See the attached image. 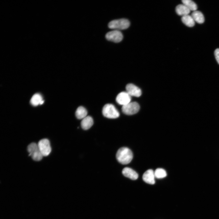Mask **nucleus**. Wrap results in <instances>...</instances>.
<instances>
[{
    "mask_svg": "<svg viewBox=\"0 0 219 219\" xmlns=\"http://www.w3.org/2000/svg\"><path fill=\"white\" fill-rule=\"evenodd\" d=\"M116 157L117 161L123 165H126L130 162L133 158L131 150L127 147H123L117 151Z\"/></svg>",
    "mask_w": 219,
    "mask_h": 219,
    "instance_id": "nucleus-1",
    "label": "nucleus"
},
{
    "mask_svg": "<svg viewBox=\"0 0 219 219\" xmlns=\"http://www.w3.org/2000/svg\"><path fill=\"white\" fill-rule=\"evenodd\" d=\"M130 25V23L128 19L123 18L111 21L108 24V26L110 29L120 30L127 29Z\"/></svg>",
    "mask_w": 219,
    "mask_h": 219,
    "instance_id": "nucleus-2",
    "label": "nucleus"
},
{
    "mask_svg": "<svg viewBox=\"0 0 219 219\" xmlns=\"http://www.w3.org/2000/svg\"><path fill=\"white\" fill-rule=\"evenodd\" d=\"M102 113L105 117L110 119H115L120 116V113L115 106L111 104H107L103 107Z\"/></svg>",
    "mask_w": 219,
    "mask_h": 219,
    "instance_id": "nucleus-3",
    "label": "nucleus"
},
{
    "mask_svg": "<svg viewBox=\"0 0 219 219\" xmlns=\"http://www.w3.org/2000/svg\"><path fill=\"white\" fill-rule=\"evenodd\" d=\"M27 151L32 159L35 161L41 160L43 157L37 144L35 143L30 144L27 147Z\"/></svg>",
    "mask_w": 219,
    "mask_h": 219,
    "instance_id": "nucleus-4",
    "label": "nucleus"
},
{
    "mask_svg": "<svg viewBox=\"0 0 219 219\" xmlns=\"http://www.w3.org/2000/svg\"><path fill=\"white\" fill-rule=\"evenodd\" d=\"M140 106L136 102H131L122 106V112L127 115H132L137 113L139 110Z\"/></svg>",
    "mask_w": 219,
    "mask_h": 219,
    "instance_id": "nucleus-5",
    "label": "nucleus"
},
{
    "mask_svg": "<svg viewBox=\"0 0 219 219\" xmlns=\"http://www.w3.org/2000/svg\"><path fill=\"white\" fill-rule=\"evenodd\" d=\"M37 145L43 156H47L50 153L51 148L49 141L47 139L41 140L39 141Z\"/></svg>",
    "mask_w": 219,
    "mask_h": 219,
    "instance_id": "nucleus-6",
    "label": "nucleus"
},
{
    "mask_svg": "<svg viewBox=\"0 0 219 219\" xmlns=\"http://www.w3.org/2000/svg\"><path fill=\"white\" fill-rule=\"evenodd\" d=\"M123 36L122 33L120 30H116L109 31L105 35V37L107 40L115 43L121 41Z\"/></svg>",
    "mask_w": 219,
    "mask_h": 219,
    "instance_id": "nucleus-7",
    "label": "nucleus"
},
{
    "mask_svg": "<svg viewBox=\"0 0 219 219\" xmlns=\"http://www.w3.org/2000/svg\"><path fill=\"white\" fill-rule=\"evenodd\" d=\"M116 100L118 103L123 106L130 103L131 98L126 92H123L117 95Z\"/></svg>",
    "mask_w": 219,
    "mask_h": 219,
    "instance_id": "nucleus-8",
    "label": "nucleus"
},
{
    "mask_svg": "<svg viewBox=\"0 0 219 219\" xmlns=\"http://www.w3.org/2000/svg\"><path fill=\"white\" fill-rule=\"evenodd\" d=\"M126 92L131 96L139 97L141 94V89L132 84H128L126 87Z\"/></svg>",
    "mask_w": 219,
    "mask_h": 219,
    "instance_id": "nucleus-9",
    "label": "nucleus"
},
{
    "mask_svg": "<svg viewBox=\"0 0 219 219\" xmlns=\"http://www.w3.org/2000/svg\"><path fill=\"white\" fill-rule=\"evenodd\" d=\"M154 172L151 169H148L143 174L142 179L146 183L150 184H154L155 183Z\"/></svg>",
    "mask_w": 219,
    "mask_h": 219,
    "instance_id": "nucleus-10",
    "label": "nucleus"
},
{
    "mask_svg": "<svg viewBox=\"0 0 219 219\" xmlns=\"http://www.w3.org/2000/svg\"><path fill=\"white\" fill-rule=\"evenodd\" d=\"M123 175L131 179L135 180L138 178V174L134 170L129 167H125L122 171Z\"/></svg>",
    "mask_w": 219,
    "mask_h": 219,
    "instance_id": "nucleus-11",
    "label": "nucleus"
},
{
    "mask_svg": "<svg viewBox=\"0 0 219 219\" xmlns=\"http://www.w3.org/2000/svg\"><path fill=\"white\" fill-rule=\"evenodd\" d=\"M93 124L92 118L90 116H88L82 119L81 122L82 128L84 130L89 129Z\"/></svg>",
    "mask_w": 219,
    "mask_h": 219,
    "instance_id": "nucleus-12",
    "label": "nucleus"
},
{
    "mask_svg": "<svg viewBox=\"0 0 219 219\" xmlns=\"http://www.w3.org/2000/svg\"><path fill=\"white\" fill-rule=\"evenodd\" d=\"M176 11L178 15L182 16L188 15L190 10L183 4L178 5L176 8Z\"/></svg>",
    "mask_w": 219,
    "mask_h": 219,
    "instance_id": "nucleus-13",
    "label": "nucleus"
},
{
    "mask_svg": "<svg viewBox=\"0 0 219 219\" xmlns=\"http://www.w3.org/2000/svg\"><path fill=\"white\" fill-rule=\"evenodd\" d=\"M192 16L194 21L198 23H203L204 21V18L202 13L199 11H195L191 13Z\"/></svg>",
    "mask_w": 219,
    "mask_h": 219,
    "instance_id": "nucleus-14",
    "label": "nucleus"
},
{
    "mask_svg": "<svg viewBox=\"0 0 219 219\" xmlns=\"http://www.w3.org/2000/svg\"><path fill=\"white\" fill-rule=\"evenodd\" d=\"M181 20L184 24L189 27H193L195 24V21L191 15H188L182 16Z\"/></svg>",
    "mask_w": 219,
    "mask_h": 219,
    "instance_id": "nucleus-15",
    "label": "nucleus"
},
{
    "mask_svg": "<svg viewBox=\"0 0 219 219\" xmlns=\"http://www.w3.org/2000/svg\"><path fill=\"white\" fill-rule=\"evenodd\" d=\"M87 111L86 109L82 106L78 107L75 112V116L78 119H83L86 116Z\"/></svg>",
    "mask_w": 219,
    "mask_h": 219,
    "instance_id": "nucleus-16",
    "label": "nucleus"
},
{
    "mask_svg": "<svg viewBox=\"0 0 219 219\" xmlns=\"http://www.w3.org/2000/svg\"><path fill=\"white\" fill-rule=\"evenodd\" d=\"M42 100V97L41 95L39 93H36L32 97L30 100V103L32 105L36 106L40 104Z\"/></svg>",
    "mask_w": 219,
    "mask_h": 219,
    "instance_id": "nucleus-17",
    "label": "nucleus"
},
{
    "mask_svg": "<svg viewBox=\"0 0 219 219\" xmlns=\"http://www.w3.org/2000/svg\"><path fill=\"white\" fill-rule=\"evenodd\" d=\"M183 4L187 7L190 10L196 11L197 9L196 4L193 1L191 0H182Z\"/></svg>",
    "mask_w": 219,
    "mask_h": 219,
    "instance_id": "nucleus-18",
    "label": "nucleus"
},
{
    "mask_svg": "<svg viewBox=\"0 0 219 219\" xmlns=\"http://www.w3.org/2000/svg\"><path fill=\"white\" fill-rule=\"evenodd\" d=\"M155 176L158 179H161L167 176L166 171L162 168L157 169L154 172Z\"/></svg>",
    "mask_w": 219,
    "mask_h": 219,
    "instance_id": "nucleus-19",
    "label": "nucleus"
},
{
    "mask_svg": "<svg viewBox=\"0 0 219 219\" xmlns=\"http://www.w3.org/2000/svg\"><path fill=\"white\" fill-rule=\"evenodd\" d=\"M214 54L215 59L219 64V48L216 49L215 50Z\"/></svg>",
    "mask_w": 219,
    "mask_h": 219,
    "instance_id": "nucleus-20",
    "label": "nucleus"
},
{
    "mask_svg": "<svg viewBox=\"0 0 219 219\" xmlns=\"http://www.w3.org/2000/svg\"><path fill=\"white\" fill-rule=\"evenodd\" d=\"M44 103V101L43 100L41 101V102H40V104L41 105L43 104V103Z\"/></svg>",
    "mask_w": 219,
    "mask_h": 219,
    "instance_id": "nucleus-21",
    "label": "nucleus"
}]
</instances>
